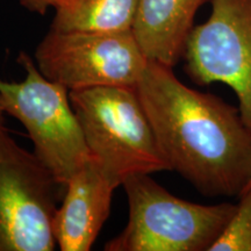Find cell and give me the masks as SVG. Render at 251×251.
Masks as SVG:
<instances>
[{"label": "cell", "mask_w": 251, "mask_h": 251, "mask_svg": "<svg viewBox=\"0 0 251 251\" xmlns=\"http://www.w3.org/2000/svg\"><path fill=\"white\" fill-rule=\"evenodd\" d=\"M135 89L170 170L202 196L240 197L251 181V133L238 107L153 61Z\"/></svg>", "instance_id": "1"}, {"label": "cell", "mask_w": 251, "mask_h": 251, "mask_svg": "<svg viewBox=\"0 0 251 251\" xmlns=\"http://www.w3.org/2000/svg\"><path fill=\"white\" fill-rule=\"evenodd\" d=\"M69 96L91 157L117 186L134 175L171 171L135 87H90Z\"/></svg>", "instance_id": "2"}, {"label": "cell", "mask_w": 251, "mask_h": 251, "mask_svg": "<svg viewBox=\"0 0 251 251\" xmlns=\"http://www.w3.org/2000/svg\"><path fill=\"white\" fill-rule=\"evenodd\" d=\"M129 220L106 251H209L233 218L237 205H200L174 196L150 177L124 181Z\"/></svg>", "instance_id": "3"}, {"label": "cell", "mask_w": 251, "mask_h": 251, "mask_svg": "<svg viewBox=\"0 0 251 251\" xmlns=\"http://www.w3.org/2000/svg\"><path fill=\"white\" fill-rule=\"evenodd\" d=\"M18 63L26 71L19 83L0 79V98L5 112L26 128L34 153L64 187L91 158L70 91L43 76L36 63L20 52Z\"/></svg>", "instance_id": "4"}, {"label": "cell", "mask_w": 251, "mask_h": 251, "mask_svg": "<svg viewBox=\"0 0 251 251\" xmlns=\"http://www.w3.org/2000/svg\"><path fill=\"white\" fill-rule=\"evenodd\" d=\"M43 76L69 91L136 87L149 59L133 30L62 31L50 28L35 51Z\"/></svg>", "instance_id": "5"}, {"label": "cell", "mask_w": 251, "mask_h": 251, "mask_svg": "<svg viewBox=\"0 0 251 251\" xmlns=\"http://www.w3.org/2000/svg\"><path fill=\"white\" fill-rule=\"evenodd\" d=\"M58 186L35 153L0 129V251L55 250Z\"/></svg>", "instance_id": "6"}, {"label": "cell", "mask_w": 251, "mask_h": 251, "mask_svg": "<svg viewBox=\"0 0 251 251\" xmlns=\"http://www.w3.org/2000/svg\"><path fill=\"white\" fill-rule=\"evenodd\" d=\"M206 23L188 37L185 71L194 83H222L236 94L238 109L251 133V0H211Z\"/></svg>", "instance_id": "7"}, {"label": "cell", "mask_w": 251, "mask_h": 251, "mask_svg": "<svg viewBox=\"0 0 251 251\" xmlns=\"http://www.w3.org/2000/svg\"><path fill=\"white\" fill-rule=\"evenodd\" d=\"M64 187V199L54 216L56 243L62 251H89L108 219L118 186L91 157Z\"/></svg>", "instance_id": "8"}, {"label": "cell", "mask_w": 251, "mask_h": 251, "mask_svg": "<svg viewBox=\"0 0 251 251\" xmlns=\"http://www.w3.org/2000/svg\"><path fill=\"white\" fill-rule=\"evenodd\" d=\"M208 0H139L133 34L149 61L175 68L184 57L194 18Z\"/></svg>", "instance_id": "9"}, {"label": "cell", "mask_w": 251, "mask_h": 251, "mask_svg": "<svg viewBox=\"0 0 251 251\" xmlns=\"http://www.w3.org/2000/svg\"><path fill=\"white\" fill-rule=\"evenodd\" d=\"M139 0H68L55 9L52 29L62 31L130 30Z\"/></svg>", "instance_id": "10"}, {"label": "cell", "mask_w": 251, "mask_h": 251, "mask_svg": "<svg viewBox=\"0 0 251 251\" xmlns=\"http://www.w3.org/2000/svg\"><path fill=\"white\" fill-rule=\"evenodd\" d=\"M209 251H251V186L240 194L233 218Z\"/></svg>", "instance_id": "11"}, {"label": "cell", "mask_w": 251, "mask_h": 251, "mask_svg": "<svg viewBox=\"0 0 251 251\" xmlns=\"http://www.w3.org/2000/svg\"><path fill=\"white\" fill-rule=\"evenodd\" d=\"M68 0H20L21 5L30 12L45 15L49 8L57 9L67 4Z\"/></svg>", "instance_id": "12"}, {"label": "cell", "mask_w": 251, "mask_h": 251, "mask_svg": "<svg viewBox=\"0 0 251 251\" xmlns=\"http://www.w3.org/2000/svg\"><path fill=\"white\" fill-rule=\"evenodd\" d=\"M5 108H4V105H2V101H1V98H0V129H2L4 127V124H5Z\"/></svg>", "instance_id": "13"}, {"label": "cell", "mask_w": 251, "mask_h": 251, "mask_svg": "<svg viewBox=\"0 0 251 251\" xmlns=\"http://www.w3.org/2000/svg\"><path fill=\"white\" fill-rule=\"evenodd\" d=\"M249 186H251V181H250V184H249V185H248V187H249Z\"/></svg>", "instance_id": "14"}]
</instances>
